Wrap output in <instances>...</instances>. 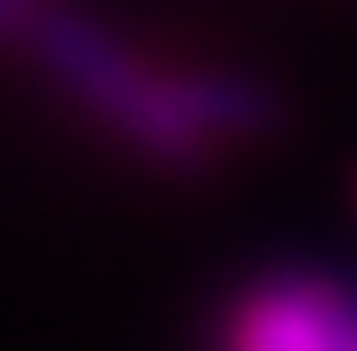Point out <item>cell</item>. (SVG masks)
Masks as SVG:
<instances>
[{"instance_id":"cell-2","label":"cell","mask_w":357,"mask_h":351,"mask_svg":"<svg viewBox=\"0 0 357 351\" xmlns=\"http://www.w3.org/2000/svg\"><path fill=\"white\" fill-rule=\"evenodd\" d=\"M225 351H357V285L321 267L248 278L225 315Z\"/></svg>"},{"instance_id":"cell-1","label":"cell","mask_w":357,"mask_h":351,"mask_svg":"<svg viewBox=\"0 0 357 351\" xmlns=\"http://www.w3.org/2000/svg\"><path fill=\"white\" fill-rule=\"evenodd\" d=\"M24 61L91 128L164 176H206L225 151L279 133L284 97L243 67H158L121 31L61 0Z\"/></svg>"},{"instance_id":"cell-3","label":"cell","mask_w":357,"mask_h":351,"mask_svg":"<svg viewBox=\"0 0 357 351\" xmlns=\"http://www.w3.org/2000/svg\"><path fill=\"white\" fill-rule=\"evenodd\" d=\"M61 0H0V55H24Z\"/></svg>"}]
</instances>
